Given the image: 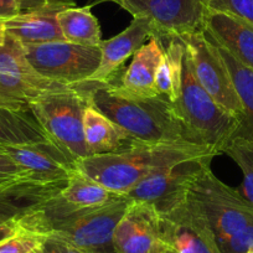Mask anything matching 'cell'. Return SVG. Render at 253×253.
<instances>
[{
	"instance_id": "9",
	"label": "cell",
	"mask_w": 253,
	"mask_h": 253,
	"mask_svg": "<svg viewBox=\"0 0 253 253\" xmlns=\"http://www.w3.org/2000/svg\"><path fill=\"white\" fill-rule=\"evenodd\" d=\"M187 56L201 86L222 108L237 118L242 116V104L235 84L215 43L204 31L189 34L181 38Z\"/></svg>"
},
{
	"instance_id": "37",
	"label": "cell",
	"mask_w": 253,
	"mask_h": 253,
	"mask_svg": "<svg viewBox=\"0 0 253 253\" xmlns=\"http://www.w3.org/2000/svg\"><path fill=\"white\" fill-rule=\"evenodd\" d=\"M31 253H40V252H39V250H35L34 252H31Z\"/></svg>"
},
{
	"instance_id": "36",
	"label": "cell",
	"mask_w": 253,
	"mask_h": 253,
	"mask_svg": "<svg viewBox=\"0 0 253 253\" xmlns=\"http://www.w3.org/2000/svg\"><path fill=\"white\" fill-rule=\"evenodd\" d=\"M246 253H253V247H252V248H251V250H248V251H247V252H246Z\"/></svg>"
},
{
	"instance_id": "15",
	"label": "cell",
	"mask_w": 253,
	"mask_h": 253,
	"mask_svg": "<svg viewBox=\"0 0 253 253\" xmlns=\"http://www.w3.org/2000/svg\"><path fill=\"white\" fill-rule=\"evenodd\" d=\"M67 181L40 182L30 179L0 185V223L18 221L61 193Z\"/></svg>"
},
{
	"instance_id": "21",
	"label": "cell",
	"mask_w": 253,
	"mask_h": 253,
	"mask_svg": "<svg viewBox=\"0 0 253 253\" xmlns=\"http://www.w3.org/2000/svg\"><path fill=\"white\" fill-rule=\"evenodd\" d=\"M216 47L230 71L231 79L243 109L242 116L238 118V126L233 138L253 142V70L236 60L221 46L216 45Z\"/></svg>"
},
{
	"instance_id": "13",
	"label": "cell",
	"mask_w": 253,
	"mask_h": 253,
	"mask_svg": "<svg viewBox=\"0 0 253 253\" xmlns=\"http://www.w3.org/2000/svg\"><path fill=\"white\" fill-rule=\"evenodd\" d=\"M159 218L163 238L174 253H221L210 228L182 204Z\"/></svg>"
},
{
	"instance_id": "25",
	"label": "cell",
	"mask_w": 253,
	"mask_h": 253,
	"mask_svg": "<svg viewBox=\"0 0 253 253\" xmlns=\"http://www.w3.org/2000/svg\"><path fill=\"white\" fill-rule=\"evenodd\" d=\"M0 74L20 77L42 86L67 87V84H57L38 74L26 58L21 43L9 35H6L4 45L0 46Z\"/></svg>"
},
{
	"instance_id": "29",
	"label": "cell",
	"mask_w": 253,
	"mask_h": 253,
	"mask_svg": "<svg viewBox=\"0 0 253 253\" xmlns=\"http://www.w3.org/2000/svg\"><path fill=\"white\" fill-rule=\"evenodd\" d=\"M21 179H29L26 172L0 145V185L18 181Z\"/></svg>"
},
{
	"instance_id": "22",
	"label": "cell",
	"mask_w": 253,
	"mask_h": 253,
	"mask_svg": "<svg viewBox=\"0 0 253 253\" xmlns=\"http://www.w3.org/2000/svg\"><path fill=\"white\" fill-rule=\"evenodd\" d=\"M92 5L71 6L57 13V23L60 25L65 40L77 45L99 47L102 43L101 26L98 19L92 14Z\"/></svg>"
},
{
	"instance_id": "17",
	"label": "cell",
	"mask_w": 253,
	"mask_h": 253,
	"mask_svg": "<svg viewBox=\"0 0 253 253\" xmlns=\"http://www.w3.org/2000/svg\"><path fill=\"white\" fill-rule=\"evenodd\" d=\"M164 48L162 41L150 36L149 40L140 46L133 55V60L124 71L118 84L122 91L137 97L160 96L157 91L155 80L162 62Z\"/></svg>"
},
{
	"instance_id": "19",
	"label": "cell",
	"mask_w": 253,
	"mask_h": 253,
	"mask_svg": "<svg viewBox=\"0 0 253 253\" xmlns=\"http://www.w3.org/2000/svg\"><path fill=\"white\" fill-rule=\"evenodd\" d=\"M84 135L89 155L121 152L134 140L91 104H87L84 112Z\"/></svg>"
},
{
	"instance_id": "11",
	"label": "cell",
	"mask_w": 253,
	"mask_h": 253,
	"mask_svg": "<svg viewBox=\"0 0 253 253\" xmlns=\"http://www.w3.org/2000/svg\"><path fill=\"white\" fill-rule=\"evenodd\" d=\"M116 253H168L159 212L148 204L132 201L113 233Z\"/></svg>"
},
{
	"instance_id": "7",
	"label": "cell",
	"mask_w": 253,
	"mask_h": 253,
	"mask_svg": "<svg viewBox=\"0 0 253 253\" xmlns=\"http://www.w3.org/2000/svg\"><path fill=\"white\" fill-rule=\"evenodd\" d=\"M21 46L38 74L67 86L88 81L101 62V47H88L69 41L21 43Z\"/></svg>"
},
{
	"instance_id": "24",
	"label": "cell",
	"mask_w": 253,
	"mask_h": 253,
	"mask_svg": "<svg viewBox=\"0 0 253 253\" xmlns=\"http://www.w3.org/2000/svg\"><path fill=\"white\" fill-rule=\"evenodd\" d=\"M60 196L65 201L79 208H94L104 205L121 195L112 193L99 182L77 170L67 179Z\"/></svg>"
},
{
	"instance_id": "6",
	"label": "cell",
	"mask_w": 253,
	"mask_h": 253,
	"mask_svg": "<svg viewBox=\"0 0 253 253\" xmlns=\"http://www.w3.org/2000/svg\"><path fill=\"white\" fill-rule=\"evenodd\" d=\"M87 104L84 94L71 86L41 94L29 104V109L48 138L77 162L89 155L84 135V112Z\"/></svg>"
},
{
	"instance_id": "18",
	"label": "cell",
	"mask_w": 253,
	"mask_h": 253,
	"mask_svg": "<svg viewBox=\"0 0 253 253\" xmlns=\"http://www.w3.org/2000/svg\"><path fill=\"white\" fill-rule=\"evenodd\" d=\"M63 9L66 8L50 6L18 14L14 18L3 21L6 35L23 45L66 41L57 23V13Z\"/></svg>"
},
{
	"instance_id": "32",
	"label": "cell",
	"mask_w": 253,
	"mask_h": 253,
	"mask_svg": "<svg viewBox=\"0 0 253 253\" xmlns=\"http://www.w3.org/2000/svg\"><path fill=\"white\" fill-rule=\"evenodd\" d=\"M20 13V6L16 0H0V21L8 20Z\"/></svg>"
},
{
	"instance_id": "28",
	"label": "cell",
	"mask_w": 253,
	"mask_h": 253,
	"mask_svg": "<svg viewBox=\"0 0 253 253\" xmlns=\"http://www.w3.org/2000/svg\"><path fill=\"white\" fill-rule=\"evenodd\" d=\"M212 10L231 14L253 25V0H206Z\"/></svg>"
},
{
	"instance_id": "26",
	"label": "cell",
	"mask_w": 253,
	"mask_h": 253,
	"mask_svg": "<svg viewBox=\"0 0 253 253\" xmlns=\"http://www.w3.org/2000/svg\"><path fill=\"white\" fill-rule=\"evenodd\" d=\"M223 153H226L240 167L243 180L238 191L246 200L253 204V142L233 138Z\"/></svg>"
},
{
	"instance_id": "38",
	"label": "cell",
	"mask_w": 253,
	"mask_h": 253,
	"mask_svg": "<svg viewBox=\"0 0 253 253\" xmlns=\"http://www.w3.org/2000/svg\"><path fill=\"white\" fill-rule=\"evenodd\" d=\"M168 253H174V252H172V251H170V252H168Z\"/></svg>"
},
{
	"instance_id": "23",
	"label": "cell",
	"mask_w": 253,
	"mask_h": 253,
	"mask_svg": "<svg viewBox=\"0 0 253 253\" xmlns=\"http://www.w3.org/2000/svg\"><path fill=\"white\" fill-rule=\"evenodd\" d=\"M168 42L157 72L155 86L160 96L175 103L181 91L185 46L177 38L170 39Z\"/></svg>"
},
{
	"instance_id": "30",
	"label": "cell",
	"mask_w": 253,
	"mask_h": 253,
	"mask_svg": "<svg viewBox=\"0 0 253 253\" xmlns=\"http://www.w3.org/2000/svg\"><path fill=\"white\" fill-rule=\"evenodd\" d=\"M38 250L40 253H87L72 243L52 236H42V241Z\"/></svg>"
},
{
	"instance_id": "5",
	"label": "cell",
	"mask_w": 253,
	"mask_h": 253,
	"mask_svg": "<svg viewBox=\"0 0 253 253\" xmlns=\"http://www.w3.org/2000/svg\"><path fill=\"white\" fill-rule=\"evenodd\" d=\"M175 111L196 142L216 154L223 153L238 126V118L220 106L199 82L186 51L181 91Z\"/></svg>"
},
{
	"instance_id": "4",
	"label": "cell",
	"mask_w": 253,
	"mask_h": 253,
	"mask_svg": "<svg viewBox=\"0 0 253 253\" xmlns=\"http://www.w3.org/2000/svg\"><path fill=\"white\" fill-rule=\"evenodd\" d=\"M206 163L190 180L181 204L195 213L221 245L253 225V204L221 181Z\"/></svg>"
},
{
	"instance_id": "10",
	"label": "cell",
	"mask_w": 253,
	"mask_h": 253,
	"mask_svg": "<svg viewBox=\"0 0 253 253\" xmlns=\"http://www.w3.org/2000/svg\"><path fill=\"white\" fill-rule=\"evenodd\" d=\"M212 158H194L154 170L126 196L133 201L148 204L159 213L180 205L190 180Z\"/></svg>"
},
{
	"instance_id": "2",
	"label": "cell",
	"mask_w": 253,
	"mask_h": 253,
	"mask_svg": "<svg viewBox=\"0 0 253 253\" xmlns=\"http://www.w3.org/2000/svg\"><path fill=\"white\" fill-rule=\"evenodd\" d=\"M132 201L126 195H121L104 205L79 208L58 194L18 222L23 230L58 237L87 253H116L114 230Z\"/></svg>"
},
{
	"instance_id": "16",
	"label": "cell",
	"mask_w": 253,
	"mask_h": 253,
	"mask_svg": "<svg viewBox=\"0 0 253 253\" xmlns=\"http://www.w3.org/2000/svg\"><path fill=\"white\" fill-rule=\"evenodd\" d=\"M204 33L213 43L253 70V25L235 15L209 8Z\"/></svg>"
},
{
	"instance_id": "3",
	"label": "cell",
	"mask_w": 253,
	"mask_h": 253,
	"mask_svg": "<svg viewBox=\"0 0 253 253\" xmlns=\"http://www.w3.org/2000/svg\"><path fill=\"white\" fill-rule=\"evenodd\" d=\"M209 147L194 143H143L133 140L126 149L81 158L76 168L112 193L126 195L154 170L194 158H213Z\"/></svg>"
},
{
	"instance_id": "31",
	"label": "cell",
	"mask_w": 253,
	"mask_h": 253,
	"mask_svg": "<svg viewBox=\"0 0 253 253\" xmlns=\"http://www.w3.org/2000/svg\"><path fill=\"white\" fill-rule=\"evenodd\" d=\"M16 1H18L19 6H20L21 13L50 8V6H60V8L76 6L75 0H16Z\"/></svg>"
},
{
	"instance_id": "33",
	"label": "cell",
	"mask_w": 253,
	"mask_h": 253,
	"mask_svg": "<svg viewBox=\"0 0 253 253\" xmlns=\"http://www.w3.org/2000/svg\"><path fill=\"white\" fill-rule=\"evenodd\" d=\"M21 227L18 221H9L5 223H0V243L13 237L16 233L20 232Z\"/></svg>"
},
{
	"instance_id": "20",
	"label": "cell",
	"mask_w": 253,
	"mask_h": 253,
	"mask_svg": "<svg viewBox=\"0 0 253 253\" xmlns=\"http://www.w3.org/2000/svg\"><path fill=\"white\" fill-rule=\"evenodd\" d=\"M51 140L30 109L0 107V145H24Z\"/></svg>"
},
{
	"instance_id": "27",
	"label": "cell",
	"mask_w": 253,
	"mask_h": 253,
	"mask_svg": "<svg viewBox=\"0 0 253 253\" xmlns=\"http://www.w3.org/2000/svg\"><path fill=\"white\" fill-rule=\"evenodd\" d=\"M42 236L21 228L20 232L0 243V253H31L38 250Z\"/></svg>"
},
{
	"instance_id": "14",
	"label": "cell",
	"mask_w": 253,
	"mask_h": 253,
	"mask_svg": "<svg viewBox=\"0 0 253 253\" xmlns=\"http://www.w3.org/2000/svg\"><path fill=\"white\" fill-rule=\"evenodd\" d=\"M152 36L150 25L147 20L133 18L132 23L122 33L101 43V62L98 69L89 77L88 81L111 82L123 67L130 56L144 45Z\"/></svg>"
},
{
	"instance_id": "8",
	"label": "cell",
	"mask_w": 253,
	"mask_h": 253,
	"mask_svg": "<svg viewBox=\"0 0 253 253\" xmlns=\"http://www.w3.org/2000/svg\"><path fill=\"white\" fill-rule=\"evenodd\" d=\"M121 8L147 20L160 41L204 31L209 10L206 0H123Z\"/></svg>"
},
{
	"instance_id": "34",
	"label": "cell",
	"mask_w": 253,
	"mask_h": 253,
	"mask_svg": "<svg viewBox=\"0 0 253 253\" xmlns=\"http://www.w3.org/2000/svg\"><path fill=\"white\" fill-rule=\"evenodd\" d=\"M5 39H6L5 26H4L3 21H0V46L4 45V42H5Z\"/></svg>"
},
{
	"instance_id": "1",
	"label": "cell",
	"mask_w": 253,
	"mask_h": 253,
	"mask_svg": "<svg viewBox=\"0 0 253 253\" xmlns=\"http://www.w3.org/2000/svg\"><path fill=\"white\" fill-rule=\"evenodd\" d=\"M75 87L84 94L88 104L106 114L132 139L199 144L179 118L174 103L165 97L133 96L122 91L114 81H84Z\"/></svg>"
},
{
	"instance_id": "35",
	"label": "cell",
	"mask_w": 253,
	"mask_h": 253,
	"mask_svg": "<svg viewBox=\"0 0 253 253\" xmlns=\"http://www.w3.org/2000/svg\"><path fill=\"white\" fill-rule=\"evenodd\" d=\"M102 1H111V3L118 4L119 6H122V3H123V0H102Z\"/></svg>"
},
{
	"instance_id": "12",
	"label": "cell",
	"mask_w": 253,
	"mask_h": 253,
	"mask_svg": "<svg viewBox=\"0 0 253 253\" xmlns=\"http://www.w3.org/2000/svg\"><path fill=\"white\" fill-rule=\"evenodd\" d=\"M3 148L23 168L30 180L63 182L77 171L76 160L52 140Z\"/></svg>"
}]
</instances>
